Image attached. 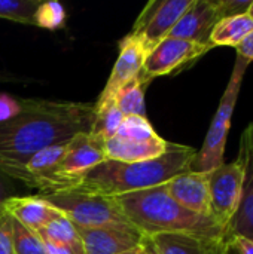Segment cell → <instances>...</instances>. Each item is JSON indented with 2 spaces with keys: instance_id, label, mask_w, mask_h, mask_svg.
Masks as SVG:
<instances>
[{
  "instance_id": "obj_1",
  "label": "cell",
  "mask_w": 253,
  "mask_h": 254,
  "mask_svg": "<svg viewBox=\"0 0 253 254\" xmlns=\"http://www.w3.org/2000/svg\"><path fill=\"white\" fill-rule=\"evenodd\" d=\"M21 112L0 124V164H25L39 150L89 132L92 103L19 98Z\"/></svg>"
},
{
  "instance_id": "obj_17",
  "label": "cell",
  "mask_w": 253,
  "mask_h": 254,
  "mask_svg": "<svg viewBox=\"0 0 253 254\" xmlns=\"http://www.w3.org/2000/svg\"><path fill=\"white\" fill-rule=\"evenodd\" d=\"M3 211L7 213L15 220H18L21 225H24L36 232L40 231L42 228H45L51 220H54L60 214H63L37 195L13 196L4 202Z\"/></svg>"
},
{
  "instance_id": "obj_18",
  "label": "cell",
  "mask_w": 253,
  "mask_h": 254,
  "mask_svg": "<svg viewBox=\"0 0 253 254\" xmlns=\"http://www.w3.org/2000/svg\"><path fill=\"white\" fill-rule=\"evenodd\" d=\"M253 30V19L248 13L222 18L213 27L209 42L215 46H239Z\"/></svg>"
},
{
  "instance_id": "obj_11",
  "label": "cell",
  "mask_w": 253,
  "mask_h": 254,
  "mask_svg": "<svg viewBox=\"0 0 253 254\" xmlns=\"http://www.w3.org/2000/svg\"><path fill=\"white\" fill-rule=\"evenodd\" d=\"M221 19L222 15L219 9V0H192L191 6L180 16L169 37L210 45V33Z\"/></svg>"
},
{
  "instance_id": "obj_31",
  "label": "cell",
  "mask_w": 253,
  "mask_h": 254,
  "mask_svg": "<svg viewBox=\"0 0 253 254\" xmlns=\"http://www.w3.org/2000/svg\"><path fill=\"white\" fill-rule=\"evenodd\" d=\"M43 247H45L46 254H76L72 249H69L66 246H58V244L48 243V241H43Z\"/></svg>"
},
{
  "instance_id": "obj_13",
  "label": "cell",
  "mask_w": 253,
  "mask_h": 254,
  "mask_svg": "<svg viewBox=\"0 0 253 254\" xmlns=\"http://www.w3.org/2000/svg\"><path fill=\"white\" fill-rule=\"evenodd\" d=\"M158 254H230L231 238L173 232L148 237Z\"/></svg>"
},
{
  "instance_id": "obj_34",
  "label": "cell",
  "mask_w": 253,
  "mask_h": 254,
  "mask_svg": "<svg viewBox=\"0 0 253 254\" xmlns=\"http://www.w3.org/2000/svg\"><path fill=\"white\" fill-rule=\"evenodd\" d=\"M124 254H143V252H142V249L139 247V249H136V250H133V252H128V253Z\"/></svg>"
},
{
  "instance_id": "obj_3",
  "label": "cell",
  "mask_w": 253,
  "mask_h": 254,
  "mask_svg": "<svg viewBox=\"0 0 253 254\" xmlns=\"http://www.w3.org/2000/svg\"><path fill=\"white\" fill-rule=\"evenodd\" d=\"M113 198L128 222L143 237L188 232L213 238H231V234L215 219L195 214L179 205L167 193L164 185Z\"/></svg>"
},
{
  "instance_id": "obj_19",
  "label": "cell",
  "mask_w": 253,
  "mask_h": 254,
  "mask_svg": "<svg viewBox=\"0 0 253 254\" xmlns=\"http://www.w3.org/2000/svg\"><path fill=\"white\" fill-rule=\"evenodd\" d=\"M124 121L122 113L115 104V100H107L101 103H94V119L89 129V134L100 140L107 141L109 138L115 137L121 124Z\"/></svg>"
},
{
  "instance_id": "obj_22",
  "label": "cell",
  "mask_w": 253,
  "mask_h": 254,
  "mask_svg": "<svg viewBox=\"0 0 253 254\" xmlns=\"http://www.w3.org/2000/svg\"><path fill=\"white\" fill-rule=\"evenodd\" d=\"M12 238L15 254H46L43 241L36 231L21 225L12 217Z\"/></svg>"
},
{
  "instance_id": "obj_32",
  "label": "cell",
  "mask_w": 253,
  "mask_h": 254,
  "mask_svg": "<svg viewBox=\"0 0 253 254\" xmlns=\"http://www.w3.org/2000/svg\"><path fill=\"white\" fill-rule=\"evenodd\" d=\"M140 249H142L143 254H158L157 253V250H155V247L152 246V243H151V240H149L148 237L143 238V243H142Z\"/></svg>"
},
{
  "instance_id": "obj_30",
  "label": "cell",
  "mask_w": 253,
  "mask_h": 254,
  "mask_svg": "<svg viewBox=\"0 0 253 254\" xmlns=\"http://www.w3.org/2000/svg\"><path fill=\"white\" fill-rule=\"evenodd\" d=\"M231 249L237 254H253V241L242 237H231Z\"/></svg>"
},
{
  "instance_id": "obj_21",
  "label": "cell",
  "mask_w": 253,
  "mask_h": 254,
  "mask_svg": "<svg viewBox=\"0 0 253 254\" xmlns=\"http://www.w3.org/2000/svg\"><path fill=\"white\" fill-rule=\"evenodd\" d=\"M115 104L122 113L124 118L128 116H142L146 118L145 107V85L140 79H134L122 86L115 95Z\"/></svg>"
},
{
  "instance_id": "obj_25",
  "label": "cell",
  "mask_w": 253,
  "mask_h": 254,
  "mask_svg": "<svg viewBox=\"0 0 253 254\" xmlns=\"http://www.w3.org/2000/svg\"><path fill=\"white\" fill-rule=\"evenodd\" d=\"M66 9L58 1H40L34 12V25L46 30H57L64 27Z\"/></svg>"
},
{
  "instance_id": "obj_2",
  "label": "cell",
  "mask_w": 253,
  "mask_h": 254,
  "mask_svg": "<svg viewBox=\"0 0 253 254\" xmlns=\"http://www.w3.org/2000/svg\"><path fill=\"white\" fill-rule=\"evenodd\" d=\"M197 150L189 146L169 143V149L158 158L142 162L109 161L85 173L73 190L101 196H119L169 183L171 179L191 171Z\"/></svg>"
},
{
  "instance_id": "obj_9",
  "label": "cell",
  "mask_w": 253,
  "mask_h": 254,
  "mask_svg": "<svg viewBox=\"0 0 253 254\" xmlns=\"http://www.w3.org/2000/svg\"><path fill=\"white\" fill-rule=\"evenodd\" d=\"M103 144V141L94 138L89 132L76 134L67 141L66 155L58 167L64 190H73L85 173L106 161Z\"/></svg>"
},
{
  "instance_id": "obj_12",
  "label": "cell",
  "mask_w": 253,
  "mask_h": 254,
  "mask_svg": "<svg viewBox=\"0 0 253 254\" xmlns=\"http://www.w3.org/2000/svg\"><path fill=\"white\" fill-rule=\"evenodd\" d=\"M167 193L183 208L204 216L212 217L210 205V189H209V173L188 171L164 185Z\"/></svg>"
},
{
  "instance_id": "obj_35",
  "label": "cell",
  "mask_w": 253,
  "mask_h": 254,
  "mask_svg": "<svg viewBox=\"0 0 253 254\" xmlns=\"http://www.w3.org/2000/svg\"><path fill=\"white\" fill-rule=\"evenodd\" d=\"M0 79H1V77H0Z\"/></svg>"
},
{
  "instance_id": "obj_29",
  "label": "cell",
  "mask_w": 253,
  "mask_h": 254,
  "mask_svg": "<svg viewBox=\"0 0 253 254\" xmlns=\"http://www.w3.org/2000/svg\"><path fill=\"white\" fill-rule=\"evenodd\" d=\"M237 49V55L248 60V61H253V30L245 37V40L236 46Z\"/></svg>"
},
{
  "instance_id": "obj_15",
  "label": "cell",
  "mask_w": 253,
  "mask_h": 254,
  "mask_svg": "<svg viewBox=\"0 0 253 254\" xmlns=\"http://www.w3.org/2000/svg\"><path fill=\"white\" fill-rule=\"evenodd\" d=\"M240 155L245 159V183L230 232L231 237H242L253 241V125L243 132Z\"/></svg>"
},
{
  "instance_id": "obj_16",
  "label": "cell",
  "mask_w": 253,
  "mask_h": 254,
  "mask_svg": "<svg viewBox=\"0 0 253 254\" xmlns=\"http://www.w3.org/2000/svg\"><path fill=\"white\" fill-rule=\"evenodd\" d=\"M106 159L118 162H142L161 156L169 149V141L160 135L148 141H134L121 137H112L103 144Z\"/></svg>"
},
{
  "instance_id": "obj_24",
  "label": "cell",
  "mask_w": 253,
  "mask_h": 254,
  "mask_svg": "<svg viewBox=\"0 0 253 254\" xmlns=\"http://www.w3.org/2000/svg\"><path fill=\"white\" fill-rule=\"evenodd\" d=\"M116 137L134 140V141H148V140L157 138L158 134L149 124L148 118L128 116V118H124V121L116 132Z\"/></svg>"
},
{
  "instance_id": "obj_20",
  "label": "cell",
  "mask_w": 253,
  "mask_h": 254,
  "mask_svg": "<svg viewBox=\"0 0 253 254\" xmlns=\"http://www.w3.org/2000/svg\"><path fill=\"white\" fill-rule=\"evenodd\" d=\"M37 234L42 238V241L66 246L72 249L76 254H85L76 225L64 214H60L57 219L51 220L45 228L37 231Z\"/></svg>"
},
{
  "instance_id": "obj_28",
  "label": "cell",
  "mask_w": 253,
  "mask_h": 254,
  "mask_svg": "<svg viewBox=\"0 0 253 254\" xmlns=\"http://www.w3.org/2000/svg\"><path fill=\"white\" fill-rule=\"evenodd\" d=\"M16 196L15 195V186L10 177H7L4 173L0 171V214H3V205L7 199Z\"/></svg>"
},
{
  "instance_id": "obj_7",
  "label": "cell",
  "mask_w": 253,
  "mask_h": 254,
  "mask_svg": "<svg viewBox=\"0 0 253 254\" xmlns=\"http://www.w3.org/2000/svg\"><path fill=\"white\" fill-rule=\"evenodd\" d=\"M192 0H152L136 19L130 36L136 39L146 55L169 37Z\"/></svg>"
},
{
  "instance_id": "obj_23",
  "label": "cell",
  "mask_w": 253,
  "mask_h": 254,
  "mask_svg": "<svg viewBox=\"0 0 253 254\" xmlns=\"http://www.w3.org/2000/svg\"><path fill=\"white\" fill-rule=\"evenodd\" d=\"M39 0H0V18L34 25V12Z\"/></svg>"
},
{
  "instance_id": "obj_33",
  "label": "cell",
  "mask_w": 253,
  "mask_h": 254,
  "mask_svg": "<svg viewBox=\"0 0 253 254\" xmlns=\"http://www.w3.org/2000/svg\"><path fill=\"white\" fill-rule=\"evenodd\" d=\"M248 15H249V16L253 19V0H252V3H251V6H249V9H248Z\"/></svg>"
},
{
  "instance_id": "obj_26",
  "label": "cell",
  "mask_w": 253,
  "mask_h": 254,
  "mask_svg": "<svg viewBox=\"0 0 253 254\" xmlns=\"http://www.w3.org/2000/svg\"><path fill=\"white\" fill-rule=\"evenodd\" d=\"M0 254H15L12 238V217L7 213L0 214Z\"/></svg>"
},
{
  "instance_id": "obj_14",
  "label": "cell",
  "mask_w": 253,
  "mask_h": 254,
  "mask_svg": "<svg viewBox=\"0 0 253 254\" xmlns=\"http://www.w3.org/2000/svg\"><path fill=\"white\" fill-rule=\"evenodd\" d=\"M145 58H146V52L142 48V45L130 34L125 36L119 45V55L116 58L113 70L97 101L101 103L107 100H115L116 92L122 86L139 77L143 68Z\"/></svg>"
},
{
  "instance_id": "obj_8",
  "label": "cell",
  "mask_w": 253,
  "mask_h": 254,
  "mask_svg": "<svg viewBox=\"0 0 253 254\" xmlns=\"http://www.w3.org/2000/svg\"><path fill=\"white\" fill-rule=\"evenodd\" d=\"M212 48V45H201L182 39L167 37L146 55L139 79L146 86L155 77L183 70Z\"/></svg>"
},
{
  "instance_id": "obj_4",
  "label": "cell",
  "mask_w": 253,
  "mask_h": 254,
  "mask_svg": "<svg viewBox=\"0 0 253 254\" xmlns=\"http://www.w3.org/2000/svg\"><path fill=\"white\" fill-rule=\"evenodd\" d=\"M249 64L251 61L237 55L231 77L219 101V107L213 116V121L209 127L203 147L197 150L191 171L209 173L224 164V152H225L230 125H231V116L234 113L236 103H237L240 88H242V82H243V77L246 74Z\"/></svg>"
},
{
  "instance_id": "obj_10",
  "label": "cell",
  "mask_w": 253,
  "mask_h": 254,
  "mask_svg": "<svg viewBox=\"0 0 253 254\" xmlns=\"http://www.w3.org/2000/svg\"><path fill=\"white\" fill-rule=\"evenodd\" d=\"M85 254H124L139 249L143 235L133 225H113L101 228L76 226Z\"/></svg>"
},
{
  "instance_id": "obj_27",
  "label": "cell",
  "mask_w": 253,
  "mask_h": 254,
  "mask_svg": "<svg viewBox=\"0 0 253 254\" xmlns=\"http://www.w3.org/2000/svg\"><path fill=\"white\" fill-rule=\"evenodd\" d=\"M21 112V101L9 95L7 92L0 94V124L13 119Z\"/></svg>"
},
{
  "instance_id": "obj_6",
  "label": "cell",
  "mask_w": 253,
  "mask_h": 254,
  "mask_svg": "<svg viewBox=\"0 0 253 254\" xmlns=\"http://www.w3.org/2000/svg\"><path fill=\"white\" fill-rule=\"evenodd\" d=\"M243 183L245 159L240 153L234 162L222 164L218 168L209 171L212 216L228 232L242 199Z\"/></svg>"
},
{
  "instance_id": "obj_5",
  "label": "cell",
  "mask_w": 253,
  "mask_h": 254,
  "mask_svg": "<svg viewBox=\"0 0 253 254\" xmlns=\"http://www.w3.org/2000/svg\"><path fill=\"white\" fill-rule=\"evenodd\" d=\"M37 196L81 228L131 225L119 204L112 196H101L81 190H64Z\"/></svg>"
}]
</instances>
